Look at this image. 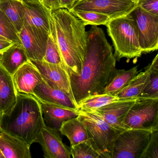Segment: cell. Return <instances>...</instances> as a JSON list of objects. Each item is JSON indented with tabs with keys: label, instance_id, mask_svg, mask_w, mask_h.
I'll list each match as a JSON object with an SVG mask.
<instances>
[{
	"label": "cell",
	"instance_id": "ab89813d",
	"mask_svg": "<svg viewBox=\"0 0 158 158\" xmlns=\"http://www.w3.org/2000/svg\"><path fill=\"white\" fill-rule=\"evenodd\" d=\"M2 114V113L0 112V116H1Z\"/></svg>",
	"mask_w": 158,
	"mask_h": 158
},
{
	"label": "cell",
	"instance_id": "9c48e42d",
	"mask_svg": "<svg viewBox=\"0 0 158 158\" xmlns=\"http://www.w3.org/2000/svg\"><path fill=\"white\" fill-rule=\"evenodd\" d=\"M136 6L130 0H78L71 11L99 13L111 20L131 13Z\"/></svg>",
	"mask_w": 158,
	"mask_h": 158
},
{
	"label": "cell",
	"instance_id": "5b68a950",
	"mask_svg": "<svg viewBox=\"0 0 158 158\" xmlns=\"http://www.w3.org/2000/svg\"><path fill=\"white\" fill-rule=\"evenodd\" d=\"M77 119L86 129L88 141L101 158H112L114 145L119 133L94 111L79 110Z\"/></svg>",
	"mask_w": 158,
	"mask_h": 158
},
{
	"label": "cell",
	"instance_id": "e0dca14e",
	"mask_svg": "<svg viewBox=\"0 0 158 158\" xmlns=\"http://www.w3.org/2000/svg\"><path fill=\"white\" fill-rule=\"evenodd\" d=\"M40 102L46 125L59 131L64 122L77 117L79 114L77 109L65 108L42 102Z\"/></svg>",
	"mask_w": 158,
	"mask_h": 158
},
{
	"label": "cell",
	"instance_id": "484cf974",
	"mask_svg": "<svg viewBox=\"0 0 158 158\" xmlns=\"http://www.w3.org/2000/svg\"><path fill=\"white\" fill-rule=\"evenodd\" d=\"M150 73L147 85L139 98H158V55L150 64Z\"/></svg>",
	"mask_w": 158,
	"mask_h": 158
},
{
	"label": "cell",
	"instance_id": "836d02e7",
	"mask_svg": "<svg viewBox=\"0 0 158 158\" xmlns=\"http://www.w3.org/2000/svg\"><path fill=\"white\" fill-rule=\"evenodd\" d=\"M78 0H60L61 9H65L70 11Z\"/></svg>",
	"mask_w": 158,
	"mask_h": 158
},
{
	"label": "cell",
	"instance_id": "1f68e13d",
	"mask_svg": "<svg viewBox=\"0 0 158 158\" xmlns=\"http://www.w3.org/2000/svg\"><path fill=\"white\" fill-rule=\"evenodd\" d=\"M137 6L147 12L158 15V0H138Z\"/></svg>",
	"mask_w": 158,
	"mask_h": 158
},
{
	"label": "cell",
	"instance_id": "3957f363",
	"mask_svg": "<svg viewBox=\"0 0 158 158\" xmlns=\"http://www.w3.org/2000/svg\"><path fill=\"white\" fill-rule=\"evenodd\" d=\"M40 102L31 94L18 92L15 104L0 116V132H5L31 147L46 125Z\"/></svg>",
	"mask_w": 158,
	"mask_h": 158
},
{
	"label": "cell",
	"instance_id": "9a60e30c",
	"mask_svg": "<svg viewBox=\"0 0 158 158\" xmlns=\"http://www.w3.org/2000/svg\"><path fill=\"white\" fill-rule=\"evenodd\" d=\"M33 95L40 102L78 110L77 104L69 96L63 91L50 86L43 79L36 87Z\"/></svg>",
	"mask_w": 158,
	"mask_h": 158
},
{
	"label": "cell",
	"instance_id": "d6a6232c",
	"mask_svg": "<svg viewBox=\"0 0 158 158\" xmlns=\"http://www.w3.org/2000/svg\"><path fill=\"white\" fill-rule=\"evenodd\" d=\"M40 3L50 12L61 9L60 0H40Z\"/></svg>",
	"mask_w": 158,
	"mask_h": 158
},
{
	"label": "cell",
	"instance_id": "83f0119b",
	"mask_svg": "<svg viewBox=\"0 0 158 158\" xmlns=\"http://www.w3.org/2000/svg\"><path fill=\"white\" fill-rule=\"evenodd\" d=\"M43 60L50 63L59 64L65 68L58 45L51 32L47 40L46 52Z\"/></svg>",
	"mask_w": 158,
	"mask_h": 158
},
{
	"label": "cell",
	"instance_id": "f1b7e54d",
	"mask_svg": "<svg viewBox=\"0 0 158 158\" xmlns=\"http://www.w3.org/2000/svg\"><path fill=\"white\" fill-rule=\"evenodd\" d=\"M0 36L21 44L18 33L9 18L0 10Z\"/></svg>",
	"mask_w": 158,
	"mask_h": 158
},
{
	"label": "cell",
	"instance_id": "ac0fdd59",
	"mask_svg": "<svg viewBox=\"0 0 158 158\" xmlns=\"http://www.w3.org/2000/svg\"><path fill=\"white\" fill-rule=\"evenodd\" d=\"M30 147L5 132H0V151L4 158H31Z\"/></svg>",
	"mask_w": 158,
	"mask_h": 158
},
{
	"label": "cell",
	"instance_id": "2e32d148",
	"mask_svg": "<svg viewBox=\"0 0 158 158\" xmlns=\"http://www.w3.org/2000/svg\"><path fill=\"white\" fill-rule=\"evenodd\" d=\"M24 23L47 35L50 29V13L40 3H25Z\"/></svg>",
	"mask_w": 158,
	"mask_h": 158
},
{
	"label": "cell",
	"instance_id": "d6986e66",
	"mask_svg": "<svg viewBox=\"0 0 158 158\" xmlns=\"http://www.w3.org/2000/svg\"><path fill=\"white\" fill-rule=\"evenodd\" d=\"M30 60L22 44L14 43L0 54V65L13 75L23 64Z\"/></svg>",
	"mask_w": 158,
	"mask_h": 158
},
{
	"label": "cell",
	"instance_id": "7402d4cb",
	"mask_svg": "<svg viewBox=\"0 0 158 158\" xmlns=\"http://www.w3.org/2000/svg\"><path fill=\"white\" fill-rule=\"evenodd\" d=\"M138 73V66L128 70L117 69L111 80L103 89L102 94L115 96L125 88Z\"/></svg>",
	"mask_w": 158,
	"mask_h": 158
},
{
	"label": "cell",
	"instance_id": "74e56055",
	"mask_svg": "<svg viewBox=\"0 0 158 158\" xmlns=\"http://www.w3.org/2000/svg\"><path fill=\"white\" fill-rule=\"evenodd\" d=\"M0 158H4V156L2 155V153L1 151H0Z\"/></svg>",
	"mask_w": 158,
	"mask_h": 158
},
{
	"label": "cell",
	"instance_id": "5bb4252c",
	"mask_svg": "<svg viewBox=\"0 0 158 158\" xmlns=\"http://www.w3.org/2000/svg\"><path fill=\"white\" fill-rule=\"evenodd\" d=\"M12 76L18 92L31 95L43 80L41 74L30 60L21 66Z\"/></svg>",
	"mask_w": 158,
	"mask_h": 158
},
{
	"label": "cell",
	"instance_id": "7a4b0ae2",
	"mask_svg": "<svg viewBox=\"0 0 158 158\" xmlns=\"http://www.w3.org/2000/svg\"><path fill=\"white\" fill-rule=\"evenodd\" d=\"M50 20L51 33L56 40L65 70L69 76L79 75L86 51V26L65 9L51 12Z\"/></svg>",
	"mask_w": 158,
	"mask_h": 158
},
{
	"label": "cell",
	"instance_id": "d4e9b609",
	"mask_svg": "<svg viewBox=\"0 0 158 158\" xmlns=\"http://www.w3.org/2000/svg\"><path fill=\"white\" fill-rule=\"evenodd\" d=\"M120 99L117 96L106 94H100L89 96L81 102L78 105V110L92 111Z\"/></svg>",
	"mask_w": 158,
	"mask_h": 158
},
{
	"label": "cell",
	"instance_id": "f35d334b",
	"mask_svg": "<svg viewBox=\"0 0 158 158\" xmlns=\"http://www.w3.org/2000/svg\"><path fill=\"white\" fill-rule=\"evenodd\" d=\"M0 39H2V40H7L6 39L0 36Z\"/></svg>",
	"mask_w": 158,
	"mask_h": 158
},
{
	"label": "cell",
	"instance_id": "ffe728a7",
	"mask_svg": "<svg viewBox=\"0 0 158 158\" xmlns=\"http://www.w3.org/2000/svg\"><path fill=\"white\" fill-rule=\"evenodd\" d=\"M18 92L12 75L0 65V112L2 113L15 104Z\"/></svg>",
	"mask_w": 158,
	"mask_h": 158
},
{
	"label": "cell",
	"instance_id": "277c9868",
	"mask_svg": "<svg viewBox=\"0 0 158 158\" xmlns=\"http://www.w3.org/2000/svg\"><path fill=\"white\" fill-rule=\"evenodd\" d=\"M105 26L114 47L116 60L141 56L143 52L139 42L138 32L131 13L111 19Z\"/></svg>",
	"mask_w": 158,
	"mask_h": 158
},
{
	"label": "cell",
	"instance_id": "44dd1931",
	"mask_svg": "<svg viewBox=\"0 0 158 158\" xmlns=\"http://www.w3.org/2000/svg\"><path fill=\"white\" fill-rule=\"evenodd\" d=\"M0 10L9 18L18 34L24 23V2L21 0H0Z\"/></svg>",
	"mask_w": 158,
	"mask_h": 158
},
{
	"label": "cell",
	"instance_id": "8fae6325",
	"mask_svg": "<svg viewBox=\"0 0 158 158\" xmlns=\"http://www.w3.org/2000/svg\"><path fill=\"white\" fill-rule=\"evenodd\" d=\"M30 61L37 68L43 80L50 86L63 91L76 104L71 88L70 77L64 67L43 60Z\"/></svg>",
	"mask_w": 158,
	"mask_h": 158
},
{
	"label": "cell",
	"instance_id": "8d00e7d4",
	"mask_svg": "<svg viewBox=\"0 0 158 158\" xmlns=\"http://www.w3.org/2000/svg\"><path fill=\"white\" fill-rule=\"evenodd\" d=\"M131 2H133V3H135V4L137 5L138 3V0H130Z\"/></svg>",
	"mask_w": 158,
	"mask_h": 158
},
{
	"label": "cell",
	"instance_id": "4316f807",
	"mask_svg": "<svg viewBox=\"0 0 158 158\" xmlns=\"http://www.w3.org/2000/svg\"><path fill=\"white\" fill-rule=\"evenodd\" d=\"M74 15L83 21L85 25H106L110 20L108 15L99 13L85 11H71Z\"/></svg>",
	"mask_w": 158,
	"mask_h": 158
},
{
	"label": "cell",
	"instance_id": "6da1fadb",
	"mask_svg": "<svg viewBox=\"0 0 158 158\" xmlns=\"http://www.w3.org/2000/svg\"><path fill=\"white\" fill-rule=\"evenodd\" d=\"M87 33L86 51L80 74L69 76L77 107L86 98L102 94L117 70L112 48L103 29L93 25Z\"/></svg>",
	"mask_w": 158,
	"mask_h": 158
},
{
	"label": "cell",
	"instance_id": "cb8c5ba5",
	"mask_svg": "<svg viewBox=\"0 0 158 158\" xmlns=\"http://www.w3.org/2000/svg\"><path fill=\"white\" fill-rule=\"evenodd\" d=\"M150 73V67L148 64L145 68L144 72L138 73L129 85L115 96L120 99L139 97L147 85Z\"/></svg>",
	"mask_w": 158,
	"mask_h": 158
},
{
	"label": "cell",
	"instance_id": "f546056e",
	"mask_svg": "<svg viewBox=\"0 0 158 158\" xmlns=\"http://www.w3.org/2000/svg\"><path fill=\"white\" fill-rule=\"evenodd\" d=\"M70 148L73 158H101L88 140L71 146Z\"/></svg>",
	"mask_w": 158,
	"mask_h": 158
},
{
	"label": "cell",
	"instance_id": "4dcf8cb0",
	"mask_svg": "<svg viewBox=\"0 0 158 158\" xmlns=\"http://www.w3.org/2000/svg\"><path fill=\"white\" fill-rule=\"evenodd\" d=\"M141 158H158V130H153Z\"/></svg>",
	"mask_w": 158,
	"mask_h": 158
},
{
	"label": "cell",
	"instance_id": "7c38bea8",
	"mask_svg": "<svg viewBox=\"0 0 158 158\" xmlns=\"http://www.w3.org/2000/svg\"><path fill=\"white\" fill-rule=\"evenodd\" d=\"M18 35L30 60H43L48 35L24 23Z\"/></svg>",
	"mask_w": 158,
	"mask_h": 158
},
{
	"label": "cell",
	"instance_id": "ba28073f",
	"mask_svg": "<svg viewBox=\"0 0 158 158\" xmlns=\"http://www.w3.org/2000/svg\"><path fill=\"white\" fill-rule=\"evenodd\" d=\"M136 25L139 46L144 53L158 48V15L147 12L136 6L131 13Z\"/></svg>",
	"mask_w": 158,
	"mask_h": 158
},
{
	"label": "cell",
	"instance_id": "603a6c76",
	"mask_svg": "<svg viewBox=\"0 0 158 158\" xmlns=\"http://www.w3.org/2000/svg\"><path fill=\"white\" fill-rule=\"evenodd\" d=\"M59 131L62 135L68 139L71 146L86 141L88 139L85 127L77 117L64 122Z\"/></svg>",
	"mask_w": 158,
	"mask_h": 158
},
{
	"label": "cell",
	"instance_id": "d590c367",
	"mask_svg": "<svg viewBox=\"0 0 158 158\" xmlns=\"http://www.w3.org/2000/svg\"><path fill=\"white\" fill-rule=\"evenodd\" d=\"M21 1L25 3H40V0H21Z\"/></svg>",
	"mask_w": 158,
	"mask_h": 158
},
{
	"label": "cell",
	"instance_id": "4fadbf2b",
	"mask_svg": "<svg viewBox=\"0 0 158 158\" xmlns=\"http://www.w3.org/2000/svg\"><path fill=\"white\" fill-rule=\"evenodd\" d=\"M60 133L56 128L45 125L39 135L37 142L42 148L44 157L48 158H71L70 147L63 142Z\"/></svg>",
	"mask_w": 158,
	"mask_h": 158
},
{
	"label": "cell",
	"instance_id": "e575fe53",
	"mask_svg": "<svg viewBox=\"0 0 158 158\" xmlns=\"http://www.w3.org/2000/svg\"><path fill=\"white\" fill-rule=\"evenodd\" d=\"M14 43L8 40L0 39V54H1Z\"/></svg>",
	"mask_w": 158,
	"mask_h": 158
},
{
	"label": "cell",
	"instance_id": "52a82bcc",
	"mask_svg": "<svg viewBox=\"0 0 158 158\" xmlns=\"http://www.w3.org/2000/svg\"><path fill=\"white\" fill-rule=\"evenodd\" d=\"M127 129L158 130V98H139L125 120Z\"/></svg>",
	"mask_w": 158,
	"mask_h": 158
},
{
	"label": "cell",
	"instance_id": "8992f818",
	"mask_svg": "<svg viewBox=\"0 0 158 158\" xmlns=\"http://www.w3.org/2000/svg\"><path fill=\"white\" fill-rule=\"evenodd\" d=\"M152 131L128 128L119 133L114 145L112 158H141Z\"/></svg>",
	"mask_w": 158,
	"mask_h": 158
},
{
	"label": "cell",
	"instance_id": "30bf717a",
	"mask_svg": "<svg viewBox=\"0 0 158 158\" xmlns=\"http://www.w3.org/2000/svg\"><path fill=\"white\" fill-rule=\"evenodd\" d=\"M139 98L120 99L92 111L120 133L127 129L125 124L126 117L131 107Z\"/></svg>",
	"mask_w": 158,
	"mask_h": 158
}]
</instances>
